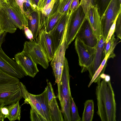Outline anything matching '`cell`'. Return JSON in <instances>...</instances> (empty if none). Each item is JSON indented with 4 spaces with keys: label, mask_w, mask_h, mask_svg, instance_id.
Wrapping results in <instances>:
<instances>
[{
    "label": "cell",
    "mask_w": 121,
    "mask_h": 121,
    "mask_svg": "<svg viewBox=\"0 0 121 121\" xmlns=\"http://www.w3.org/2000/svg\"><path fill=\"white\" fill-rule=\"evenodd\" d=\"M111 0H96V6L101 17Z\"/></svg>",
    "instance_id": "cell-28"
},
{
    "label": "cell",
    "mask_w": 121,
    "mask_h": 121,
    "mask_svg": "<svg viewBox=\"0 0 121 121\" xmlns=\"http://www.w3.org/2000/svg\"><path fill=\"white\" fill-rule=\"evenodd\" d=\"M47 84L46 88H47V93L48 99V104H49L51 102L55 96L52 84L51 82L47 81Z\"/></svg>",
    "instance_id": "cell-32"
},
{
    "label": "cell",
    "mask_w": 121,
    "mask_h": 121,
    "mask_svg": "<svg viewBox=\"0 0 121 121\" xmlns=\"http://www.w3.org/2000/svg\"><path fill=\"white\" fill-rule=\"evenodd\" d=\"M16 61L27 75L34 78L39 72L37 64L28 54L22 51L14 56Z\"/></svg>",
    "instance_id": "cell-12"
},
{
    "label": "cell",
    "mask_w": 121,
    "mask_h": 121,
    "mask_svg": "<svg viewBox=\"0 0 121 121\" xmlns=\"http://www.w3.org/2000/svg\"><path fill=\"white\" fill-rule=\"evenodd\" d=\"M121 12H120L116 20L115 32H116L117 38L121 39Z\"/></svg>",
    "instance_id": "cell-33"
},
{
    "label": "cell",
    "mask_w": 121,
    "mask_h": 121,
    "mask_svg": "<svg viewBox=\"0 0 121 121\" xmlns=\"http://www.w3.org/2000/svg\"><path fill=\"white\" fill-rule=\"evenodd\" d=\"M0 26L4 32L11 33H14L17 28L4 9L0 5Z\"/></svg>",
    "instance_id": "cell-19"
},
{
    "label": "cell",
    "mask_w": 121,
    "mask_h": 121,
    "mask_svg": "<svg viewBox=\"0 0 121 121\" xmlns=\"http://www.w3.org/2000/svg\"><path fill=\"white\" fill-rule=\"evenodd\" d=\"M104 38L102 36L98 40L96 47V51L92 62L87 69L89 73V76L91 79L96 71L99 67L104 59Z\"/></svg>",
    "instance_id": "cell-16"
},
{
    "label": "cell",
    "mask_w": 121,
    "mask_h": 121,
    "mask_svg": "<svg viewBox=\"0 0 121 121\" xmlns=\"http://www.w3.org/2000/svg\"><path fill=\"white\" fill-rule=\"evenodd\" d=\"M9 0H4L5 2H7Z\"/></svg>",
    "instance_id": "cell-46"
},
{
    "label": "cell",
    "mask_w": 121,
    "mask_h": 121,
    "mask_svg": "<svg viewBox=\"0 0 121 121\" xmlns=\"http://www.w3.org/2000/svg\"><path fill=\"white\" fill-rule=\"evenodd\" d=\"M92 4L94 6L96 5V0H91Z\"/></svg>",
    "instance_id": "cell-44"
},
{
    "label": "cell",
    "mask_w": 121,
    "mask_h": 121,
    "mask_svg": "<svg viewBox=\"0 0 121 121\" xmlns=\"http://www.w3.org/2000/svg\"><path fill=\"white\" fill-rule=\"evenodd\" d=\"M29 54L37 64L41 65L44 69L49 66V61L42 48L35 40L26 41L22 51Z\"/></svg>",
    "instance_id": "cell-9"
},
{
    "label": "cell",
    "mask_w": 121,
    "mask_h": 121,
    "mask_svg": "<svg viewBox=\"0 0 121 121\" xmlns=\"http://www.w3.org/2000/svg\"><path fill=\"white\" fill-rule=\"evenodd\" d=\"M52 0H39L38 3L37 9L38 10L41 11L42 9Z\"/></svg>",
    "instance_id": "cell-35"
},
{
    "label": "cell",
    "mask_w": 121,
    "mask_h": 121,
    "mask_svg": "<svg viewBox=\"0 0 121 121\" xmlns=\"http://www.w3.org/2000/svg\"><path fill=\"white\" fill-rule=\"evenodd\" d=\"M70 108L71 121H81V118L78 114V108L72 95L70 97Z\"/></svg>",
    "instance_id": "cell-25"
},
{
    "label": "cell",
    "mask_w": 121,
    "mask_h": 121,
    "mask_svg": "<svg viewBox=\"0 0 121 121\" xmlns=\"http://www.w3.org/2000/svg\"><path fill=\"white\" fill-rule=\"evenodd\" d=\"M1 111L5 118H7L9 115V111L7 106H4L0 108Z\"/></svg>",
    "instance_id": "cell-38"
},
{
    "label": "cell",
    "mask_w": 121,
    "mask_h": 121,
    "mask_svg": "<svg viewBox=\"0 0 121 121\" xmlns=\"http://www.w3.org/2000/svg\"><path fill=\"white\" fill-rule=\"evenodd\" d=\"M30 112V118L32 121H47L45 118L43 117L33 107Z\"/></svg>",
    "instance_id": "cell-30"
},
{
    "label": "cell",
    "mask_w": 121,
    "mask_h": 121,
    "mask_svg": "<svg viewBox=\"0 0 121 121\" xmlns=\"http://www.w3.org/2000/svg\"><path fill=\"white\" fill-rule=\"evenodd\" d=\"M79 6V0H73L70 8V12L72 13L78 8Z\"/></svg>",
    "instance_id": "cell-36"
},
{
    "label": "cell",
    "mask_w": 121,
    "mask_h": 121,
    "mask_svg": "<svg viewBox=\"0 0 121 121\" xmlns=\"http://www.w3.org/2000/svg\"><path fill=\"white\" fill-rule=\"evenodd\" d=\"M0 69L6 73L18 78L27 76L16 61L9 57L0 47Z\"/></svg>",
    "instance_id": "cell-10"
},
{
    "label": "cell",
    "mask_w": 121,
    "mask_h": 121,
    "mask_svg": "<svg viewBox=\"0 0 121 121\" xmlns=\"http://www.w3.org/2000/svg\"><path fill=\"white\" fill-rule=\"evenodd\" d=\"M119 14L117 16L113 23L110 28L106 39L104 41L105 43H107L108 41L115 32L116 21Z\"/></svg>",
    "instance_id": "cell-34"
},
{
    "label": "cell",
    "mask_w": 121,
    "mask_h": 121,
    "mask_svg": "<svg viewBox=\"0 0 121 121\" xmlns=\"http://www.w3.org/2000/svg\"><path fill=\"white\" fill-rule=\"evenodd\" d=\"M109 55L110 53L108 52L105 55L99 67L97 70L92 78L91 79V81L88 85V87H89L92 83L94 82V81L101 73L102 71L106 64L108 59V58Z\"/></svg>",
    "instance_id": "cell-26"
},
{
    "label": "cell",
    "mask_w": 121,
    "mask_h": 121,
    "mask_svg": "<svg viewBox=\"0 0 121 121\" xmlns=\"http://www.w3.org/2000/svg\"><path fill=\"white\" fill-rule=\"evenodd\" d=\"M115 35L114 34L112 35L110 39L107 43L104 42V57L108 53L110 55L108 58H113L115 56L114 53V50L116 45L118 43V40L115 38Z\"/></svg>",
    "instance_id": "cell-24"
},
{
    "label": "cell",
    "mask_w": 121,
    "mask_h": 121,
    "mask_svg": "<svg viewBox=\"0 0 121 121\" xmlns=\"http://www.w3.org/2000/svg\"><path fill=\"white\" fill-rule=\"evenodd\" d=\"M79 5L82 7L85 14L86 18L88 17L89 11L94 6L93 5L91 0H80Z\"/></svg>",
    "instance_id": "cell-29"
},
{
    "label": "cell",
    "mask_w": 121,
    "mask_h": 121,
    "mask_svg": "<svg viewBox=\"0 0 121 121\" xmlns=\"http://www.w3.org/2000/svg\"><path fill=\"white\" fill-rule=\"evenodd\" d=\"M33 95L39 104L47 121H52L49 110L46 87L44 91L41 94Z\"/></svg>",
    "instance_id": "cell-20"
},
{
    "label": "cell",
    "mask_w": 121,
    "mask_h": 121,
    "mask_svg": "<svg viewBox=\"0 0 121 121\" xmlns=\"http://www.w3.org/2000/svg\"><path fill=\"white\" fill-rule=\"evenodd\" d=\"M4 32L2 30L0 26V35L3 33Z\"/></svg>",
    "instance_id": "cell-45"
},
{
    "label": "cell",
    "mask_w": 121,
    "mask_h": 121,
    "mask_svg": "<svg viewBox=\"0 0 121 121\" xmlns=\"http://www.w3.org/2000/svg\"><path fill=\"white\" fill-rule=\"evenodd\" d=\"M42 48L49 62L53 59L55 52L53 42L49 33L43 28L40 30L37 40Z\"/></svg>",
    "instance_id": "cell-14"
},
{
    "label": "cell",
    "mask_w": 121,
    "mask_h": 121,
    "mask_svg": "<svg viewBox=\"0 0 121 121\" xmlns=\"http://www.w3.org/2000/svg\"><path fill=\"white\" fill-rule=\"evenodd\" d=\"M70 76L67 60L65 57L60 80L57 83V97L60 101L64 121H71L70 97L71 96L69 85Z\"/></svg>",
    "instance_id": "cell-3"
},
{
    "label": "cell",
    "mask_w": 121,
    "mask_h": 121,
    "mask_svg": "<svg viewBox=\"0 0 121 121\" xmlns=\"http://www.w3.org/2000/svg\"><path fill=\"white\" fill-rule=\"evenodd\" d=\"M49 110L52 121H63L62 112L60 110L56 99L54 98L48 104Z\"/></svg>",
    "instance_id": "cell-21"
},
{
    "label": "cell",
    "mask_w": 121,
    "mask_h": 121,
    "mask_svg": "<svg viewBox=\"0 0 121 121\" xmlns=\"http://www.w3.org/2000/svg\"><path fill=\"white\" fill-rule=\"evenodd\" d=\"M1 5L17 28L24 30L28 27L27 18L15 0H9Z\"/></svg>",
    "instance_id": "cell-7"
},
{
    "label": "cell",
    "mask_w": 121,
    "mask_h": 121,
    "mask_svg": "<svg viewBox=\"0 0 121 121\" xmlns=\"http://www.w3.org/2000/svg\"><path fill=\"white\" fill-rule=\"evenodd\" d=\"M59 0V1H62V0Z\"/></svg>",
    "instance_id": "cell-48"
},
{
    "label": "cell",
    "mask_w": 121,
    "mask_h": 121,
    "mask_svg": "<svg viewBox=\"0 0 121 121\" xmlns=\"http://www.w3.org/2000/svg\"><path fill=\"white\" fill-rule=\"evenodd\" d=\"M86 16L82 7L79 5L72 13L68 24L65 37L67 49L76 38V35L86 18Z\"/></svg>",
    "instance_id": "cell-5"
},
{
    "label": "cell",
    "mask_w": 121,
    "mask_h": 121,
    "mask_svg": "<svg viewBox=\"0 0 121 121\" xmlns=\"http://www.w3.org/2000/svg\"><path fill=\"white\" fill-rule=\"evenodd\" d=\"M119 0L120 3H121V0Z\"/></svg>",
    "instance_id": "cell-47"
},
{
    "label": "cell",
    "mask_w": 121,
    "mask_h": 121,
    "mask_svg": "<svg viewBox=\"0 0 121 121\" xmlns=\"http://www.w3.org/2000/svg\"><path fill=\"white\" fill-rule=\"evenodd\" d=\"M4 106L5 105L4 101L0 99V109Z\"/></svg>",
    "instance_id": "cell-43"
},
{
    "label": "cell",
    "mask_w": 121,
    "mask_h": 121,
    "mask_svg": "<svg viewBox=\"0 0 121 121\" xmlns=\"http://www.w3.org/2000/svg\"><path fill=\"white\" fill-rule=\"evenodd\" d=\"M76 37L86 45L92 47H95L98 42L88 20L86 18L78 31Z\"/></svg>",
    "instance_id": "cell-13"
},
{
    "label": "cell",
    "mask_w": 121,
    "mask_h": 121,
    "mask_svg": "<svg viewBox=\"0 0 121 121\" xmlns=\"http://www.w3.org/2000/svg\"><path fill=\"white\" fill-rule=\"evenodd\" d=\"M0 108V121H3L5 118L4 116L1 112Z\"/></svg>",
    "instance_id": "cell-42"
},
{
    "label": "cell",
    "mask_w": 121,
    "mask_h": 121,
    "mask_svg": "<svg viewBox=\"0 0 121 121\" xmlns=\"http://www.w3.org/2000/svg\"><path fill=\"white\" fill-rule=\"evenodd\" d=\"M19 78L5 73L0 69V99L5 105L19 101L22 98Z\"/></svg>",
    "instance_id": "cell-2"
},
{
    "label": "cell",
    "mask_w": 121,
    "mask_h": 121,
    "mask_svg": "<svg viewBox=\"0 0 121 121\" xmlns=\"http://www.w3.org/2000/svg\"><path fill=\"white\" fill-rule=\"evenodd\" d=\"M94 82L97 83V114L102 121H116V104L110 80L107 81L99 77Z\"/></svg>",
    "instance_id": "cell-1"
},
{
    "label": "cell",
    "mask_w": 121,
    "mask_h": 121,
    "mask_svg": "<svg viewBox=\"0 0 121 121\" xmlns=\"http://www.w3.org/2000/svg\"><path fill=\"white\" fill-rule=\"evenodd\" d=\"M73 0H62L59 1L57 10L61 13L64 14L70 10V8Z\"/></svg>",
    "instance_id": "cell-27"
},
{
    "label": "cell",
    "mask_w": 121,
    "mask_h": 121,
    "mask_svg": "<svg viewBox=\"0 0 121 121\" xmlns=\"http://www.w3.org/2000/svg\"><path fill=\"white\" fill-rule=\"evenodd\" d=\"M34 9L38 10L37 9L38 3L39 0H30Z\"/></svg>",
    "instance_id": "cell-41"
},
{
    "label": "cell",
    "mask_w": 121,
    "mask_h": 121,
    "mask_svg": "<svg viewBox=\"0 0 121 121\" xmlns=\"http://www.w3.org/2000/svg\"><path fill=\"white\" fill-rule=\"evenodd\" d=\"M94 113V103L92 99L86 100L84 103V108L82 121H92Z\"/></svg>",
    "instance_id": "cell-22"
},
{
    "label": "cell",
    "mask_w": 121,
    "mask_h": 121,
    "mask_svg": "<svg viewBox=\"0 0 121 121\" xmlns=\"http://www.w3.org/2000/svg\"><path fill=\"white\" fill-rule=\"evenodd\" d=\"M68 24H67L60 45L55 52L51 61V65L55 76V82L59 83L60 80L63 70L66 50L67 49L65 37Z\"/></svg>",
    "instance_id": "cell-8"
},
{
    "label": "cell",
    "mask_w": 121,
    "mask_h": 121,
    "mask_svg": "<svg viewBox=\"0 0 121 121\" xmlns=\"http://www.w3.org/2000/svg\"><path fill=\"white\" fill-rule=\"evenodd\" d=\"M17 4L19 6L23 13L24 14V12L23 9V4L25 2L26 0H15Z\"/></svg>",
    "instance_id": "cell-39"
},
{
    "label": "cell",
    "mask_w": 121,
    "mask_h": 121,
    "mask_svg": "<svg viewBox=\"0 0 121 121\" xmlns=\"http://www.w3.org/2000/svg\"><path fill=\"white\" fill-rule=\"evenodd\" d=\"M121 11V3L119 0H111L101 17L102 35L104 41L111 26Z\"/></svg>",
    "instance_id": "cell-4"
},
{
    "label": "cell",
    "mask_w": 121,
    "mask_h": 121,
    "mask_svg": "<svg viewBox=\"0 0 121 121\" xmlns=\"http://www.w3.org/2000/svg\"><path fill=\"white\" fill-rule=\"evenodd\" d=\"M71 13L69 10L64 14L53 28L49 32L52 40L55 52L61 45L68 19Z\"/></svg>",
    "instance_id": "cell-11"
},
{
    "label": "cell",
    "mask_w": 121,
    "mask_h": 121,
    "mask_svg": "<svg viewBox=\"0 0 121 121\" xmlns=\"http://www.w3.org/2000/svg\"><path fill=\"white\" fill-rule=\"evenodd\" d=\"M41 15V11L37 10L31 12L26 17L28 27L32 32L34 38L36 40L40 30L39 23Z\"/></svg>",
    "instance_id": "cell-18"
},
{
    "label": "cell",
    "mask_w": 121,
    "mask_h": 121,
    "mask_svg": "<svg viewBox=\"0 0 121 121\" xmlns=\"http://www.w3.org/2000/svg\"><path fill=\"white\" fill-rule=\"evenodd\" d=\"M19 101L9 104L7 106L9 111L7 117L11 121L20 120L21 118V108Z\"/></svg>",
    "instance_id": "cell-23"
},
{
    "label": "cell",
    "mask_w": 121,
    "mask_h": 121,
    "mask_svg": "<svg viewBox=\"0 0 121 121\" xmlns=\"http://www.w3.org/2000/svg\"><path fill=\"white\" fill-rule=\"evenodd\" d=\"M58 1L57 0L56 6H54L48 17L43 16L42 14L39 23L40 30L43 28L47 32H50L53 28L60 18L64 14L59 12L57 10L59 2L58 1Z\"/></svg>",
    "instance_id": "cell-15"
},
{
    "label": "cell",
    "mask_w": 121,
    "mask_h": 121,
    "mask_svg": "<svg viewBox=\"0 0 121 121\" xmlns=\"http://www.w3.org/2000/svg\"><path fill=\"white\" fill-rule=\"evenodd\" d=\"M57 0H52L51 2L45 6L41 10V12L42 16L48 17L53 9Z\"/></svg>",
    "instance_id": "cell-31"
},
{
    "label": "cell",
    "mask_w": 121,
    "mask_h": 121,
    "mask_svg": "<svg viewBox=\"0 0 121 121\" xmlns=\"http://www.w3.org/2000/svg\"><path fill=\"white\" fill-rule=\"evenodd\" d=\"M74 43L75 50L78 57L79 63L82 67L81 72L87 70L92 63L96 51V47H92L85 44L79 38L76 37Z\"/></svg>",
    "instance_id": "cell-6"
},
{
    "label": "cell",
    "mask_w": 121,
    "mask_h": 121,
    "mask_svg": "<svg viewBox=\"0 0 121 121\" xmlns=\"http://www.w3.org/2000/svg\"><path fill=\"white\" fill-rule=\"evenodd\" d=\"M94 33L99 40L102 35L101 17L96 6L91 9L89 11L87 18Z\"/></svg>",
    "instance_id": "cell-17"
},
{
    "label": "cell",
    "mask_w": 121,
    "mask_h": 121,
    "mask_svg": "<svg viewBox=\"0 0 121 121\" xmlns=\"http://www.w3.org/2000/svg\"><path fill=\"white\" fill-rule=\"evenodd\" d=\"M25 35L30 41L35 40L33 34L31 30L27 27H25L24 30Z\"/></svg>",
    "instance_id": "cell-37"
},
{
    "label": "cell",
    "mask_w": 121,
    "mask_h": 121,
    "mask_svg": "<svg viewBox=\"0 0 121 121\" xmlns=\"http://www.w3.org/2000/svg\"><path fill=\"white\" fill-rule=\"evenodd\" d=\"M7 32H4L3 33L0 35V47L3 43L5 40V38Z\"/></svg>",
    "instance_id": "cell-40"
}]
</instances>
